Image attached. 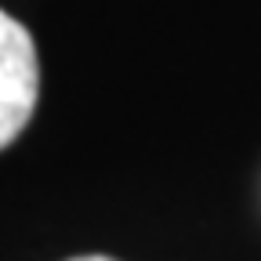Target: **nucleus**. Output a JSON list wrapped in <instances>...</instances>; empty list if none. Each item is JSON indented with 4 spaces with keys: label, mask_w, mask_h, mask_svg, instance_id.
I'll return each instance as SVG.
<instances>
[{
    "label": "nucleus",
    "mask_w": 261,
    "mask_h": 261,
    "mask_svg": "<svg viewBox=\"0 0 261 261\" xmlns=\"http://www.w3.org/2000/svg\"><path fill=\"white\" fill-rule=\"evenodd\" d=\"M40 62L29 29L0 11V149H8L37 109Z\"/></svg>",
    "instance_id": "f257e3e1"
},
{
    "label": "nucleus",
    "mask_w": 261,
    "mask_h": 261,
    "mask_svg": "<svg viewBox=\"0 0 261 261\" xmlns=\"http://www.w3.org/2000/svg\"><path fill=\"white\" fill-rule=\"evenodd\" d=\"M65 261H116V257H106V254H80V257H65Z\"/></svg>",
    "instance_id": "f03ea898"
}]
</instances>
